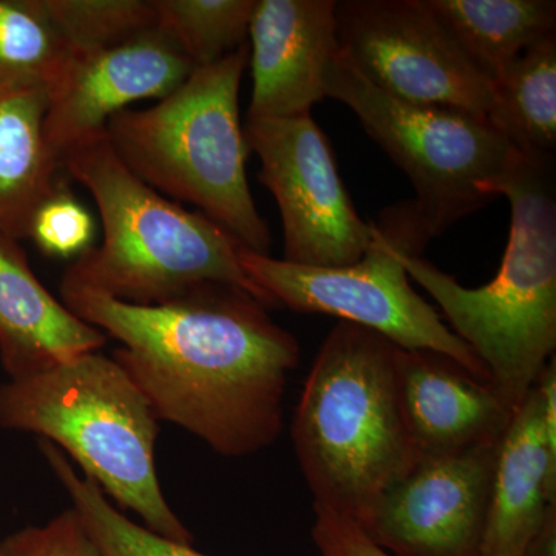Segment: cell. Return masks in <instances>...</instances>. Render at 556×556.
<instances>
[{"label":"cell","instance_id":"cell-16","mask_svg":"<svg viewBox=\"0 0 556 556\" xmlns=\"http://www.w3.org/2000/svg\"><path fill=\"white\" fill-rule=\"evenodd\" d=\"M556 506V450L535 387L497 445L482 556H522Z\"/></svg>","mask_w":556,"mask_h":556},{"label":"cell","instance_id":"cell-13","mask_svg":"<svg viewBox=\"0 0 556 556\" xmlns=\"http://www.w3.org/2000/svg\"><path fill=\"white\" fill-rule=\"evenodd\" d=\"M336 0H255L248 36L252 98L248 119L311 113L340 43Z\"/></svg>","mask_w":556,"mask_h":556},{"label":"cell","instance_id":"cell-1","mask_svg":"<svg viewBox=\"0 0 556 556\" xmlns=\"http://www.w3.org/2000/svg\"><path fill=\"white\" fill-rule=\"evenodd\" d=\"M60 291L76 317L123 343L112 357L159 420L226 457L255 455L280 437L300 345L249 292L204 283L139 306L67 280Z\"/></svg>","mask_w":556,"mask_h":556},{"label":"cell","instance_id":"cell-18","mask_svg":"<svg viewBox=\"0 0 556 556\" xmlns=\"http://www.w3.org/2000/svg\"><path fill=\"white\" fill-rule=\"evenodd\" d=\"M457 46L495 83L525 51L556 35L554 0H428Z\"/></svg>","mask_w":556,"mask_h":556},{"label":"cell","instance_id":"cell-22","mask_svg":"<svg viewBox=\"0 0 556 556\" xmlns=\"http://www.w3.org/2000/svg\"><path fill=\"white\" fill-rule=\"evenodd\" d=\"M152 5L161 30L199 68L247 43L255 0H152Z\"/></svg>","mask_w":556,"mask_h":556},{"label":"cell","instance_id":"cell-24","mask_svg":"<svg viewBox=\"0 0 556 556\" xmlns=\"http://www.w3.org/2000/svg\"><path fill=\"white\" fill-rule=\"evenodd\" d=\"M28 239L50 257L78 258L93 243L94 219L62 186L36 211Z\"/></svg>","mask_w":556,"mask_h":556},{"label":"cell","instance_id":"cell-7","mask_svg":"<svg viewBox=\"0 0 556 556\" xmlns=\"http://www.w3.org/2000/svg\"><path fill=\"white\" fill-rule=\"evenodd\" d=\"M325 97L356 113L416 190L413 201L431 239L495 200L489 188L503 177L515 149L485 116L397 100L376 87L339 51Z\"/></svg>","mask_w":556,"mask_h":556},{"label":"cell","instance_id":"cell-25","mask_svg":"<svg viewBox=\"0 0 556 556\" xmlns=\"http://www.w3.org/2000/svg\"><path fill=\"white\" fill-rule=\"evenodd\" d=\"M3 541L11 556H101L73 508Z\"/></svg>","mask_w":556,"mask_h":556},{"label":"cell","instance_id":"cell-3","mask_svg":"<svg viewBox=\"0 0 556 556\" xmlns=\"http://www.w3.org/2000/svg\"><path fill=\"white\" fill-rule=\"evenodd\" d=\"M61 161L93 197L104 230L101 247L79 255L62 280L139 306L170 302L204 283L230 285L276 306L241 268L239 241L146 185L104 131L64 150Z\"/></svg>","mask_w":556,"mask_h":556},{"label":"cell","instance_id":"cell-8","mask_svg":"<svg viewBox=\"0 0 556 556\" xmlns=\"http://www.w3.org/2000/svg\"><path fill=\"white\" fill-rule=\"evenodd\" d=\"M371 225V247L353 265L314 268L244 248H240V265L276 306L339 317L378 332L402 350L437 351L489 382L473 350L409 283L391 230L380 219Z\"/></svg>","mask_w":556,"mask_h":556},{"label":"cell","instance_id":"cell-9","mask_svg":"<svg viewBox=\"0 0 556 556\" xmlns=\"http://www.w3.org/2000/svg\"><path fill=\"white\" fill-rule=\"evenodd\" d=\"M340 50L380 90L415 104L489 115L493 83L457 46L428 0H342Z\"/></svg>","mask_w":556,"mask_h":556},{"label":"cell","instance_id":"cell-26","mask_svg":"<svg viewBox=\"0 0 556 556\" xmlns=\"http://www.w3.org/2000/svg\"><path fill=\"white\" fill-rule=\"evenodd\" d=\"M313 540L320 556H393L379 547L354 519L314 504Z\"/></svg>","mask_w":556,"mask_h":556},{"label":"cell","instance_id":"cell-28","mask_svg":"<svg viewBox=\"0 0 556 556\" xmlns=\"http://www.w3.org/2000/svg\"><path fill=\"white\" fill-rule=\"evenodd\" d=\"M0 556H11L9 547H7L5 541L0 543Z\"/></svg>","mask_w":556,"mask_h":556},{"label":"cell","instance_id":"cell-6","mask_svg":"<svg viewBox=\"0 0 556 556\" xmlns=\"http://www.w3.org/2000/svg\"><path fill=\"white\" fill-rule=\"evenodd\" d=\"M248 62L244 43L215 64L193 70L152 108L116 113L104 134L124 166L150 188L199 207L241 248L269 255L273 239L249 188V148L240 119Z\"/></svg>","mask_w":556,"mask_h":556},{"label":"cell","instance_id":"cell-19","mask_svg":"<svg viewBox=\"0 0 556 556\" xmlns=\"http://www.w3.org/2000/svg\"><path fill=\"white\" fill-rule=\"evenodd\" d=\"M486 119L518 152L554 155L556 35L525 51L493 83Z\"/></svg>","mask_w":556,"mask_h":556},{"label":"cell","instance_id":"cell-2","mask_svg":"<svg viewBox=\"0 0 556 556\" xmlns=\"http://www.w3.org/2000/svg\"><path fill=\"white\" fill-rule=\"evenodd\" d=\"M490 195L507 197L510 230L503 263L484 287L466 288L420 255L405 223L379 219L393 233L409 278L426 289L450 329L473 350L490 386L517 412L556 348V189L554 155L521 153Z\"/></svg>","mask_w":556,"mask_h":556},{"label":"cell","instance_id":"cell-10","mask_svg":"<svg viewBox=\"0 0 556 556\" xmlns=\"http://www.w3.org/2000/svg\"><path fill=\"white\" fill-rule=\"evenodd\" d=\"M244 138L257 153L258 181L273 193L283 222V260L314 268L353 265L367 254L372 225L348 195L327 137L311 113L247 119Z\"/></svg>","mask_w":556,"mask_h":556},{"label":"cell","instance_id":"cell-12","mask_svg":"<svg viewBox=\"0 0 556 556\" xmlns=\"http://www.w3.org/2000/svg\"><path fill=\"white\" fill-rule=\"evenodd\" d=\"M195 68L160 27L108 49L73 53L50 93L47 142L61 156L76 142L102 134L112 116L135 102L169 97Z\"/></svg>","mask_w":556,"mask_h":556},{"label":"cell","instance_id":"cell-27","mask_svg":"<svg viewBox=\"0 0 556 556\" xmlns=\"http://www.w3.org/2000/svg\"><path fill=\"white\" fill-rule=\"evenodd\" d=\"M522 556H556V506L547 511L543 526L527 544Z\"/></svg>","mask_w":556,"mask_h":556},{"label":"cell","instance_id":"cell-23","mask_svg":"<svg viewBox=\"0 0 556 556\" xmlns=\"http://www.w3.org/2000/svg\"><path fill=\"white\" fill-rule=\"evenodd\" d=\"M73 53L108 49L159 27L152 0H43Z\"/></svg>","mask_w":556,"mask_h":556},{"label":"cell","instance_id":"cell-21","mask_svg":"<svg viewBox=\"0 0 556 556\" xmlns=\"http://www.w3.org/2000/svg\"><path fill=\"white\" fill-rule=\"evenodd\" d=\"M39 448L101 556H207L188 544L156 535L121 514L93 479L79 477L56 445L40 439Z\"/></svg>","mask_w":556,"mask_h":556},{"label":"cell","instance_id":"cell-17","mask_svg":"<svg viewBox=\"0 0 556 556\" xmlns=\"http://www.w3.org/2000/svg\"><path fill=\"white\" fill-rule=\"evenodd\" d=\"M50 89L0 97V232L28 239L36 211L64 185L43 131Z\"/></svg>","mask_w":556,"mask_h":556},{"label":"cell","instance_id":"cell-14","mask_svg":"<svg viewBox=\"0 0 556 556\" xmlns=\"http://www.w3.org/2000/svg\"><path fill=\"white\" fill-rule=\"evenodd\" d=\"M402 412L417 455L444 456L500 442L515 412L490 382L456 361L397 346Z\"/></svg>","mask_w":556,"mask_h":556},{"label":"cell","instance_id":"cell-5","mask_svg":"<svg viewBox=\"0 0 556 556\" xmlns=\"http://www.w3.org/2000/svg\"><path fill=\"white\" fill-rule=\"evenodd\" d=\"M0 428L56 445L150 532L192 546L193 535L167 503L156 473L159 417L112 356L93 351L2 383Z\"/></svg>","mask_w":556,"mask_h":556},{"label":"cell","instance_id":"cell-4","mask_svg":"<svg viewBox=\"0 0 556 556\" xmlns=\"http://www.w3.org/2000/svg\"><path fill=\"white\" fill-rule=\"evenodd\" d=\"M397 346L340 321L300 394L292 444L314 504L358 521L417 455L397 380Z\"/></svg>","mask_w":556,"mask_h":556},{"label":"cell","instance_id":"cell-15","mask_svg":"<svg viewBox=\"0 0 556 556\" xmlns=\"http://www.w3.org/2000/svg\"><path fill=\"white\" fill-rule=\"evenodd\" d=\"M105 342L104 332L43 287L20 240L0 232V362L10 379L101 351Z\"/></svg>","mask_w":556,"mask_h":556},{"label":"cell","instance_id":"cell-11","mask_svg":"<svg viewBox=\"0 0 556 556\" xmlns=\"http://www.w3.org/2000/svg\"><path fill=\"white\" fill-rule=\"evenodd\" d=\"M497 445L419 457L357 525L393 556H482Z\"/></svg>","mask_w":556,"mask_h":556},{"label":"cell","instance_id":"cell-20","mask_svg":"<svg viewBox=\"0 0 556 556\" xmlns=\"http://www.w3.org/2000/svg\"><path fill=\"white\" fill-rule=\"evenodd\" d=\"M72 56L43 0H0V97L53 90Z\"/></svg>","mask_w":556,"mask_h":556}]
</instances>
